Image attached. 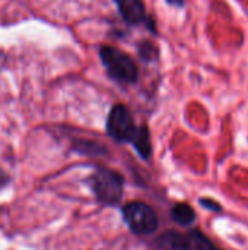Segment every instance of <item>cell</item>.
<instances>
[{
  "instance_id": "6da1fadb",
  "label": "cell",
  "mask_w": 248,
  "mask_h": 250,
  "mask_svg": "<svg viewBox=\"0 0 248 250\" xmlns=\"http://www.w3.org/2000/svg\"><path fill=\"white\" fill-rule=\"evenodd\" d=\"M99 57L111 79L121 83H133L137 81V64L124 51L111 45H102L99 48Z\"/></svg>"
},
{
  "instance_id": "7a4b0ae2",
  "label": "cell",
  "mask_w": 248,
  "mask_h": 250,
  "mask_svg": "<svg viewBox=\"0 0 248 250\" xmlns=\"http://www.w3.org/2000/svg\"><path fill=\"white\" fill-rule=\"evenodd\" d=\"M98 202L104 205H117L123 195V177L108 168H96L88 180Z\"/></svg>"
},
{
  "instance_id": "3957f363",
  "label": "cell",
  "mask_w": 248,
  "mask_h": 250,
  "mask_svg": "<svg viewBox=\"0 0 248 250\" xmlns=\"http://www.w3.org/2000/svg\"><path fill=\"white\" fill-rule=\"evenodd\" d=\"M123 218L134 234H151L158 229L155 211L143 202H130L123 207Z\"/></svg>"
},
{
  "instance_id": "277c9868",
  "label": "cell",
  "mask_w": 248,
  "mask_h": 250,
  "mask_svg": "<svg viewBox=\"0 0 248 250\" xmlns=\"http://www.w3.org/2000/svg\"><path fill=\"white\" fill-rule=\"evenodd\" d=\"M137 129L139 127L134 125V120L126 105L115 104L111 108L107 119V132L113 139L117 142H133Z\"/></svg>"
},
{
  "instance_id": "5b68a950",
  "label": "cell",
  "mask_w": 248,
  "mask_h": 250,
  "mask_svg": "<svg viewBox=\"0 0 248 250\" xmlns=\"http://www.w3.org/2000/svg\"><path fill=\"white\" fill-rule=\"evenodd\" d=\"M121 18L130 25H139L146 19V10L142 0H114Z\"/></svg>"
},
{
  "instance_id": "8992f818",
  "label": "cell",
  "mask_w": 248,
  "mask_h": 250,
  "mask_svg": "<svg viewBox=\"0 0 248 250\" xmlns=\"http://www.w3.org/2000/svg\"><path fill=\"white\" fill-rule=\"evenodd\" d=\"M156 246L158 250H193L190 236L177 231H168L159 236Z\"/></svg>"
},
{
  "instance_id": "52a82bcc",
  "label": "cell",
  "mask_w": 248,
  "mask_h": 250,
  "mask_svg": "<svg viewBox=\"0 0 248 250\" xmlns=\"http://www.w3.org/2000/svg\"><path fill=\"white\" fill-rule=\"evenodd\" d=\"M133 146L139 152V155L145 160H148L152 154V142H151V135L146 126H140L137 129V133L133 139Z\"/></svg>"
},
{
  "instance_id": "ba28073f",
  "label": "cell",
  "mask_w": 248,
  "mask_h": 250,
  "mask_svg": "<svg viewBox=\"0 0 248 250\" xmlns=\"http://www.w3.org/2000/svg\"><path fill=\"white\" fill-rule=\"evenodd\" d=\"M171 217L175 223H178L183 227H189L194 223L196 220V212L194 209L187 205V204H177L171 209Z\"/></svg>"
},
{
  "instance_id": "9c48e42d",
  "label": "cell",
  "mask_w": 248,
  "mask_h": 250,
  "mask_svg": "<svg viewBox=\"0 0 248 250\" xmlns=\"http://www.w3.org/2000/svg\"><path fill=\"white\" fill-rule=\"evenodd\" d=\"M191 243H193V250H221L219 248H216L203 233L193 230L189 233Z\"/></svg>"
},
{
  "instance_id": "30bf717a",
  "label": "cell",
  "mask_w": 248,
  "mask_h": 250,
  "mask_svg": "<svg viewBox=\"0 0 248 250\" xmlns=\"http://www.w3.org/2000/svg\"><path fill=\"white\" fill-rule=\"evenodd\" d=\"M139 54H140V57L145 60V62H152V60H155L156 59V47L152 44V42H149V41H143L140 45H139Z\"/></svg>"
},
{
  "instance_id": "8fae6325",
  "label": "cell",
  "mask_w": 248,
  "mask_h": 250,
  "mask_svg": "<svg viewBox=\"0 0 248 250\" xmlns=\"http://www.w3.org/2000/svg\"><path fill=\"white\" fill-rule=\"evenodd\" d=\"M200 204H202L205 208H208V209H212V211H216V212L222 211L221 205H219L218 202L212 201V199H206V198H203V199H200Z\"/></svg>"
},
{
  "instance_id": "7c38bea8",
  "label": "cell",
  "mask_w": 248,
  "mask_h": 250,
  "mask_svg": "<svg viewBox=\"0 0 248 250\" xmlns=\"http://www.w3.org/2000/svg\"><path fill=\"white\" fill-rule=\"evenodd\" d=\"M167 3L172 6H178V7L184 6V0H167Z\"/></svg>"
},
{
  "instance_id": "4fadbf2b",
  "label": "cell",
  "mask_w": 248,
  "mask_h": 250,
  "mask_svg": "<svg viewBox=\"0 0 248 250\" xmlns=\"http://www.w3.org/2000/svg\"><path fill=\"white\" fill-rule=\"evenodd\" d=\"M6 183V176H4V173L0 170V185H4Z\"/></svg>"
}]
</instances>
